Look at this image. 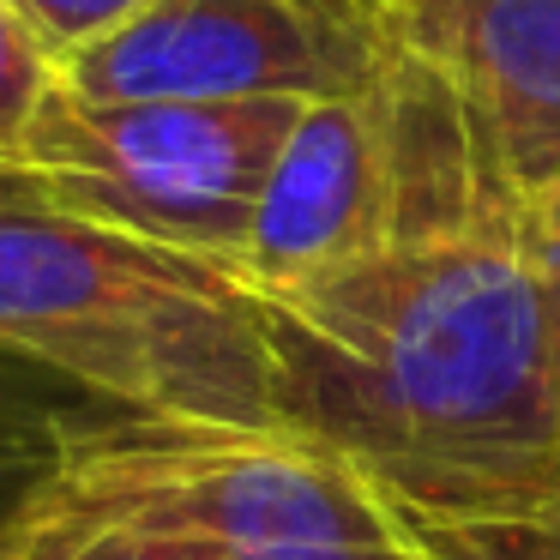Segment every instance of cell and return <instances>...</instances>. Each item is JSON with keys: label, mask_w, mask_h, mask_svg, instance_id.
Here are the masks:
<instances>
[{"label": "cell", "mask_w": 560, "mask_h": 560, "mask_svg": "<svg viewBox=\"0 0 560 560\" xmlns=\"http://www.w3.org/2000/svg\"><path fill=\"white\" fill-rule=\"evenodd\" d=\"M254 295L278 428L331 446L410 512H560V368L518 199Z\"/></svg>", "instance_id": "cell-1"}, {"label": "cell", "mask_w": 560, "mask_h": 560, "mask_svg": "<svg viewBox=\"0 0 560 560\" xmlns=\"http://www.w3.org/2000/svg\"><path fill=\"white\" fill-rule=\"evenodd\" d=\"M0 350L127 416L278 428V355L242 271L43 206H0Z\"/></svg>", "instance_id": "cell-2"}, {"label": "cell", "mask_w": 560, "mask_h": 560, "mask_svg": "<svg viewBox=\"0 0 560 560\" xmlns=\"http://www.w3.org/2000/svg\"><path fill=\"white\" fill-rule=\"evenodd\" d=\"M61 470L211 560H410L374 482L295 428L103 410Z\"/></svg>", "instance_id": "cell-3"}, {"label": "cell", "mask_w": 560, "mask_h": 560, "mask_svg": "<svg viewBox=\"0 0 560 560\" xmlns=\"http://www.w3.org/2000/svg\"><path fill=\"white\" fill-rule=\"evenodd\" d=\"M295 115L302 97L109 103L55 85L19 145V175L43 211L242 271L259 194Z\"/></svg>", "instance_id": "cell-4"}, {"label": "cell", "mask_w": 560, "mask_h": 560, "mask_svg": "<svg viewBox=\"0 0 560 560\" xmlns=\"http://www.w3.org/2000/svg\"><path fill=\"white\" fill-rule=\"evenodd\" d=\"M386 73L374 0H151L79 49L61 85L109 103L355 97Z\"/></svg>", "instance_id": "cell-5"}, {"label": "cell", "mask_w": 560, "mask_h": 560, "mask_svg": "<svg viewBox=\"0 0 560 560\" xmlns=\"http://www.w3.org/2000/svg\"><path fill=\"white\" fill-rule=\"evenodd\" d=\"M374 19L518 206L560 182V0H374Z\"/></svg>", "instance_id": "cell-6"}, {"label": "cell", "mask_w": 560, "mask_h": 560, "mask_svg": "<svg viewBox=\"0 0 560 560\" xmlns=\"http://www.w3.org/2000/svg\"><path fill=\"white\" fill-rule=\"evenodd\" d=\"M386 79V73H380ZM398 235V145L386 91L302 103L266 175L242 278L254 290L302 283Z\"/></svg>", "instance_id": "cell-7"}, {"label": "cell", "mask_w": 560, "mask_h": 560, "mask_svg": "<svg viewBox=\"0 0 560 560\" xmlns=\"http://www.w3.org/2000/svg\"><path fill=\"white\" fill-rule=\"evenodd\" d=\"M115 404L91 398L67 374L0 350V536L37 500V488L67 464L73 440Z\"/></svg>", "instance_id": "cell-8"}, {"label": "cell", "mask_w": 560, "mask_h": 560, "mask_svg": "<svg viewBox=\"0 0 560 560\" xmlns=\"http://www.w3.org/2000/svg\"><path fill=\"white\" fill-rule=\"evenodd\" d=\"M0 560H211L199 542L163 530V524L127 518L67 470L37 488L13 530L0 536Z\"/></svg>", "instance_id": "cell-9"}, {"label": "cell", "mask_w": 560, "mask_h": 560, "mask_svg": "<svg viewBox=\"0 0 560 560\" xmlns=\"http://www.w3.org/2000/svg\"><path fill=\"white\" fill-rule=\"evenodd\" d=\"M55 85H61V61L0 7V170H19V145Z\"/></svg>", "instance_id": "cell-10"}, {"label": "cell", "mask_w": 560, "mask_h": 560, "mask_svg": "<svg viewBox=\"0 0 560 560\" xmlns=\"http://www.w3.org/2000/svg\"><path fill=\"white\" fill-rule=\"evenodd\" d=\"M0 7H7V13L67 67L79 49L115 37L127 19H139L151 0H0Z\"/></svg>", "instance_id": "cell-11"}, {"label": "cell", "mask_w": 560, "mask_h": 560, "mask_svg": "<svg viewBox=\"0 0 560 560\" xmlns=\"http://www.w3.org/2000/svg\"><path fill=\"white\" fill-rule=\"evenodd\" d=\"M524 235H530L542 314H548V343H555V368H560V182L524 206Z\"/></svg>", "instance_id": "cell-12"}, {"label": "cell", "mask_w": 560, "mask_h": 560, "mask_svg": "<svg viewBox=\"0 0 560 560\" xmlns=\"http://www.w3.org/2000/svg\"><path fill=\"white\" fill-rule=\"evenodd\" d=\"M0 206H31L25 175H19V170H0Z\"/></svg>", "instance_id": "cell-13"}]
</instances>
